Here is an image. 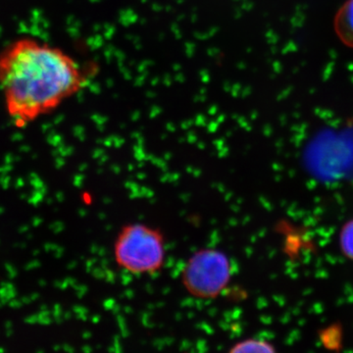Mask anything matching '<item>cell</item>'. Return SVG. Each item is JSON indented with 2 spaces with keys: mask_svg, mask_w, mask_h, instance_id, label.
<instances>
[{
  "mask_svg": "<svg viewBox=\"0 0 353 353\" xmlns=\"http://www.w3.org/2000/svg\"><path fill=\"white\" fill-rule=\"evenodd\" d=\"M92 70L62 48L32 38L0 52V90L16 126H26L87 88Z\"/></svg>",
  "mask_w": 353,
  "mask_h": 353,
  "instance_id": "obj_1",
  "label": "cell"
},
{
  "mask_svg": "<svg viewBox=\"0 0 353 353\" xmlns=\"http://www.w3.org/2000/svg\"><path fill=\"white\" fill-rule=\"evenodd\" d=\"M114 261L130 275H154L164 268L167 243L163 233L145 223L121 228L113 243Z\"/></svg>",
  "mask_w": 353,
  "mask_h": 353,
  "instance_id": "obj_2",
  "label": "cell"
},
{
  "mask_svg": "<svg viewBox=\"0 0 353 353\" xmlns=\"http://www.w3.org/2000/svg\"><path fill=\"white\" fill-rule=\"evenodd\" d=\"M233 276V265L227 253L217 248H202L183 264L181 282L190 294L199 299L219 296Z\"/></svg>",
  "mask_w": 353,
  "mask_h": 353,
  "instance_id": "obj_3",
  "label": "cell"
},
{
  "mask_svg": "<svg viewBox=\"0 0 353 353\" xmlns=\"http://www.w3.org/2000/svg\"><path fill=\"white\" fill-rule=\"evenodd\" d=\"M334 30L341 41L353 48V0H347L336 13Z\"/></svg>",
  "mask_w": 353,
  "mask_h": 353,
  "instance_id": "obj_4",
  "label": "cell"
},
{
  "mask_svg": "<svg viewBox=\"0 0 353 353\" xmlns=\"http://www.w3.org/2000/svg\"><path fill=\"white\" fill-rule=\"evenodd\" d=\"M229 353H277L270 343L264 341L246 340L234 345Z\"/></svg>",
  "mask_w": 353,
  "mask_h": 353,
  "instance_id": "obj_5",
  "label": "cell"
},
{
  "mask_svg": "<svg viewBox=\"0 0 353 353\" xmlns=\"http://www.w3.org/2000/svg\"><path fill=\"white\" fill-rule=\"evenodd\" d=\"M340 243L343 254L353 260V220L347 222L341 230Z\"/></svg>",
  "mask_w": 353,
  "mask_h": 353,
  "instance_id": "obj_6",
  "label": "cell"
}]
</instances>
